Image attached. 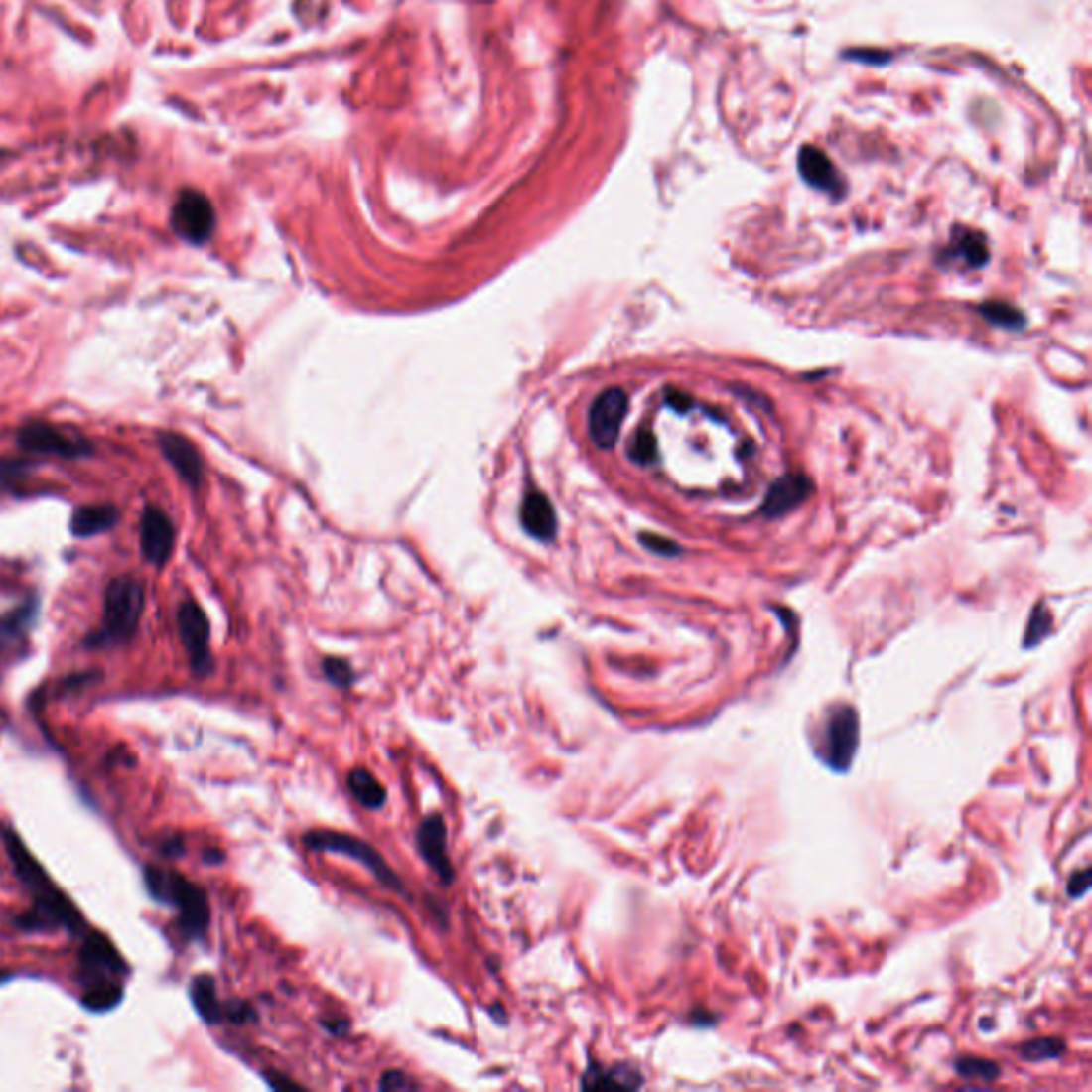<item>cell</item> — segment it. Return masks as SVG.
<instances>
[{
    "mask_svg": "<svg viewBox=\"0 0 1092 1092\" xmlns=\"http://www.w3.org/2000/svg\"><path fill=\"white\" fill-rule=\"evenodd\" d=\"M178 629L186 653L191 657V666L199 677L211 672V653H209V619L197 602H184L178 611Z\"/></svg>",
    "mask_w": 1092,
    "mask_h": 1092,
    "instance_id": "obj_10",
    "label": "cell"
},
{
    "mask_svg": "<svg viewBox=\"0 0 1092 1092\" xmlns=\"http://www.w3.org/2000/svg\"><path fill=\"white\" fill-rule=\"evenodd\" d=\"M267 1082H269L271 1088H276V1090H280V1088H293V1090H299V1088H301L297 1082L289 1080V1077H284V1075H280V1073H269V1075H267Z\"/></svg>",
    "mask_w": 1092,
    "mask_h": 1092,
    "instance_id": "obj_36",
    "label": "cell"
},
{
    "mask_svg": "<svg viewBox=\"0 0 1092 1092\" xmlns=\"http://www.w3.org/2000/svg\"><path fill=\"white\" fill-rule=\"evenodd\" d=\"M139 538H141L143 557H146L152 566L163 568L171 559V553H174L176 527L161 508L148 506L141 516Z\"/></svg>",
    "mask_w": 1092,
    "mask_h": 1092,
    "instance_id": "obj_11",
    "label": "cell"
},
{
    "mask_svg": "<svg viewBox=\"0 0 1092 1092\" xmlns=\"http://www.w3.org/2000/svg\"><path fill=\"white\" fill-rule=\"evenodd\" d=\"M348 789H350V794L358 800V804H363L365 809L378 811V809L384 807L386 789L382 787V783L376 777H373L369 770H365V768L350 770Z\"/></svg>",
    "mask_w": 1092,
    "mask_h": 1092,
    "instance_id": "obj_21",
    "label": "cell"
},
{
    "mask_svg": "<svg viewBox=\"0 0 1092 1092\" xmlns=\"http://www.w3.org/2000/svg\"><path fill=\"white\" fill-rule=\"evenodd\" d=\"M666 401H668V406H672L674 410H679V412H687L689 408L694 406V399L689 397L687 393H683V391H677V389H670L666 393Z\"/></svg>",
    "mask_w": 1092,
    "mask_h": 1092,
    "instance_id": "obj_35",
    "label": "cell"
},
{
    "mask_svg": "<svg viewBox=\"0 0 1092 1092\" xmlns=\"http://www.w3.org/2000/svg\"><path fill=\"white\" fill-rule=\"evenodd\" d=\"M122 997H124L122 986L98 988V990H88V993L83 995L81 1003L88 1012L103 1014V1012H111L113 1008H116V1005L122 1001Z\"/></svg>",
    "mask_w": 1092,
    "mask_h": 1092,
    "instance_id": "obj_26",
    "label": "cell"
},
{
    "mask_svg": "<svg viewBox=\"0 0 1092 1092\" xmlns=\"http://www.w3.org/2000/svg\"><path fill=\"white\" fill-rule=\"evenodd\" d=\"M1065 1041L1062 1039H1032L1020 1047V1056L1030 1062L1037 1060H1052L1065 1054Z\"/></svg>",
    "mask_w": 1092,
    "mask_h": 1092,
    "instance_id": "obj_25",
    "label": "cell"
},
{
    "mask_svg": "<svg viewBox=\"0 0 1092 1092\" xmlns=\"http://www.w3.org/2000/svg\"><path fill=\"white\" fill-rule=\"evenodd\" d=\"M1088 887H1090V871L1084 869V871H1080V873H1075L1073 878L1069 880L1067 892H1069L1071 898H1080V896H1084V894L1088 892Z\"/></svg>",
    "mask_w": 1092,
    "mask_h": 1092,
    "instance_id": "obj_34",
    "label": "cell"
},
{
    "mask_svg": "<svg viewBox=\"0 0 1092 1092\" xmlns=\"http://www.w3.org/2000/svg\"><path fill=\"white\" fill-rule=\"evenodd\" d=\"M640 542L646 546V549L657 555H664V557L681 555V546L677 542H672L670 538H662L655 534H640Z\"/></svg>",
    "mask_w": 1092,
    "mask_h": 1092,
    "instance_id": "obj_30",
    "label": "cell"
},
{
    "mask_svg": "<svg viewBox=\"0 0 1092 1092\" xmlns=\"http://www.w3.org/2000/svg\"><path fill=\"white\" fill-rule=\"evenodd\" d=\"M642 1084L640 1071L631 1065H616L611 1069L592 1065L583 1075V1088H640Z\"/></svg>",
    "mask_w": 1092,
    "mask_h": 1092,
    "instance_id": "obj_18",
    "label": "cell"
},
{
    "mask_svg": "<svg viewBox=\"0 0 1092 1092\" xmlns=\"http://www.w3.org/2000/svg\"><path fill=\"white\" fill-rule=\"evenodd\" d=\"M954 252L967 261L969 267H982L988 263L986 237L980 233H962L954 241Z\"/></svg>",
    "mask_w": 1092,
    "mask_h": 1092,
    "instance_id": "obj_22",
    "label": "cell"
},
{
    "mask_svg": "<svg viewBox=\"0 0 1092 1092\" xmlns=\"http://www.w3.org/2000/svg\"><path fill=\"white\" fill-rule=\"evenodd\" d=\"M191 1001L197 1014L207 1024H220L224 1020V1003L215 993V980L211 975H197L191 982Z\"/></svg>",
    "mask_w": 1092,
    "mask_h": 1092,
    "instance_id": "obj_19",
    "label": "cell"
},
{
    "mask_svg": "<svg viewBox=\"0 0 1092 1092\" xmlns=\"http://www.w3.org/2000/svg\"><path fill=\"white\" fill-rule=\"evenodd\" d=\"M224 1020H228V1023H233V1024H246V1023H252V1020H256V1012L252 1010V1005H248V1003L231 1001V1003H224Z\"/></svg>",
    "mask_w": 1092,
    "mask_h": 1092,
    "instance_id": "obj_31",
    "label": "cell"
},
{
    "mask_svg": "<svg viewBox=\"0 0 1092 1092\" xmlns=\"http://www.w3.org/2000/svg\"><path fill=\"white\" fill-rule=\"evenodd\" d=\"M5 850L18 880L28 887L35 900L33 909L20 915L16 924L31 932L65 928L70 935H83L85 922L75 909V904L61 892L59 886L52 882L46 869L39 865V860L13 830H5Z\"/></svg>",
    "mask_w": 1092,
    "mask_h": 1092,
    "instance_id": "obj_1",
    "label": "cell"
},
{
    "mask_svg": "<svg viewBox=\"0 0 1092 1092\" xmlns=\"http://www.w3.org/2000/svg\"><path fill=\"white\" fill-rule=\"evenodd\" d=\"M380 1090H416L419 1088V1084L412 1082L410 1077L406 1073L401 1071H386L382 1077H380V1084H378Z\"/></svg>",
    "mask_w": 1092,
    "mask_h": 1092,
    "instance_id": "obj_32",
    "label": "cell"
},
{
    "mask_svg": "<svg viewBox=\"0 0 1092 1092\" xmlns=\"http://www.w3.org/2000/svg\"><path fill=\"white\" fill-rule=\"evenodd\" d=\"M1052 623H1054L1052 613L1045 609V605H1037V609H1034V613L1030 616L1024 644L1034 646L1037 642H1041L1052 631Z\"/></svg>",
    "mask_w": 1092,
    "mask_h": 1092,
    "instance_id": "obj_27",
    "label": "cell"
},
{
    "mask_svg": "<svg viewBox=\"0 0 1092 1092\" xmlns=\"http://www.w3.org/2000/svg\"><path fill=\"white\" fill-rule=\"evenodd\" d=\"M956 1071L960 1073V1077H967V1080H982V1082H993L1001 1075V1067L997 1062L986 1058H971V1056L960 1058L956 1062Z\"/></svg>",
    "mask_w": 1092,
    "mask_h": 1092,
    "instance_id": "obj_24",
    "label": "cell"
},
{
    "mask_svg": "<svg viewBox=\"0 0 1092 1092\" xmlns=\"http://www.w3.org/2000/svg\"><path fill=\"white\" fill-rule=\"evenodd\" d=\"M416 845L423 860L431 867L440 882L444 886H451L455 880V869L449 858V845H447V824H444L442 815H429L423 819L419 830H416Z\"/></svg>",
    "mask_w": 1092,
    "mask_h": 1092,
    "instance_id": "obj_12",
    "label": "cell"
},
{
    "mask_svg": "<svg viewBox=\"0 0 1092 1092\" xmlns=\"http://www.w3.org/2000/svg\"><path fill=\"white\" fill-rule=\"evenodd\" d=\"M798 167H800V176L811 186H815V189L837 193V189L841 186L837 169L832 167L830 158L822 150L811 146L802 148L798 156Z\"/></svg>",
    "mask_w": 1092,
    "mask_h": 1092,
    "instance_id": "obj_16",
    "label": "cell"
},
{
    "mask_svg": "<svg viewBox=\"0 0 1092 1092\" xmlns=\"http://www.w3.org/2000/svg\"><path fill=\"white\" fill-rule=\"evenodd\" d=\"M521 523L529 536L538 540H551L557 534V516L549 497L540 491H531L523 499Z\"/></svg>",
    "mask_w": 1092,
    "mask_h": 1092,
    "instance_id": "obj_15",
    "label": "cell"
},
{
    "mask_svg": "<svg viewBox=\"0 0 1092 1092\" xmlns=\"http://www.w3.org/2000/svg\"><path fill=\"white\" fill-rule=\"evenodd\" d=\"M304 843L314 852H329L352 858L358 865H363L373 878H376L382 886L404 892V884L395 875V871L373 847L361 839L352 835H343V832L334 830H310L304 835Z\"/></svg>",
    "mask_w": 1092,
    "mask_h": 1092,
    "instance_id": "obj_4",
    "label": "cell"
},
{
    "mask_svg": "<svg viewBox=\"0 0 1092 1092\" xmlns=\"http://www.w3.org/2000/svg\"><path fill=\"white\" fill-rule=\"evenodd\" d=\"M35 621H37V602H28V605L11 611L7 616H3V619H0V653L7 651L9 646L24 642Z\"/></svg>",
    "mask_w": 1092,
    "mask_h": 1092,
    "instance_id": "obj_20",
    "label": "cell"
},
{
    "mask_svg": "<svg viewBox=\"0 0 1092 1092\" xmlns=\"http://www.w3.org/2000/svg\"><path fill=\"white\" fill-rule=\"evenodd\" d=\"M811 491L813 484L804 474H787V477L779 478L770 486V491L764 497V504H761V512L770 516V519H777V516H783L804 504Z\"/></svg>",
    "mask_w": 1092,
    "mask_h": 1092,
    "instance_id": "obj_13",
    "label": "cell"
},
{
    "mask_svg": "<svg viewBox=\"0 0 1092 1092\" xmlns=\"http://www.w3.org/2000/svg\"><path fill=\"white\" fill-rule=\"evenodd\" d=\"M629 457L634 459L636 464H642V466H649L653 464L657 459V440L655 436L651 434V431L646 429H640L634 442H631L629 447Z\"/></svg>",
    "mask_w": 1092,
    "mask_h": 1092,
    "instance_id": "obj_28",
    "label": "cell"
},
{
    "mask_svg": "<svg viewBox=\"0 0 1092 1092\" xmlns=\"http://www.w3.org/2000/svg\"><path fill=\"white\" fill-rule=\"evenodd\" d=\"M11 977H13V975H11L9 971H3V969H0V984H5V982H9V980H11Z\"/></svg>",
    "mask_w": 1092,
    "mask_h": 1092,
    "instance_id": "obj_38",
    "label": "cell"
},
{
    "mask_svg": "<svg viewBox=\"0 0 1092 1092\" xmlns=\"http://www.w3.org/2000/svg\"><path fill=\"white\" fill-rule=\"evenodd\" d=\"M980 310L984 319L993 325L1008 329H1020L1024 325V314L1012 304H1005V301H986Z\"/></svg>",
    "mask_w": 1092,
    "mask_h": 1092,
    "instance_id": "obj_23",
    "label": "cell"
},
{
    "mask_svg": "<svg viewBox=\"0 0 1092 1092\" xmlns=\"http://www.w3.org/2000/svg\"><path fill=\"white\" fill-rule=\"evenodd\" d=\"M16 440L28 453L54 455L63 459H81L92 455V444L88 440L43 421L26 423L18 431Z\"/></svg>",
    "mask_w": 1092,
    "mask_h": 1092,
    "instance_id": "obj_7",
    "label": "cell"
},
{
    "mask_svg": "<svg viewBox=\"0 0 1092 1092\" xmlns=\"http://www.w3.org/2000/svg\"><path fill=\"white\" fill-rule=\"evenodd\" d=\"M128 967L116 947L98 932H88L79 950V977L83 990L122 986L120 975H126Z\"/></svg>",
    "mask_w": 1092,
    "mask_h": 1092,
    "instance_id": "obj_5",
    "label": "cell"
},
{
    "mask_svg": "<svg viewBox=\"0 0 1092 1092\" xmlns=\"http://www.w3.org/2000/svg\"><path fill=\"white\" fill-rule=\"evenodd\" d=\"M120 521V512L113 506H83L70 519V531L77 538H92L113 529Z\"/></svg>",
    "mask_w": 1092,
    "mask_h": 1092,
    "instance_id": "obj_17",
    "label": "cell"
},
{
    "mask_svg": "<svg viewBox=\"0 0 1092 1092\" xmlns=\"http://www.w3.org/2000/svg\"><path fill=\"white\" fill-rule=\"evenodd\" d=\"M860 741V720L850 704H839L828 715L824 728L822 757L830 768L845 772L852 766V759Z\"/></svg>",
    "mask_w": 1092,
    "mask_h": 1092,
    "instance_id": "obj_6",
    "label": "cell"
},
{
    "mask_svg": "<svg viewBox=\"0 0 1092 1092\" xmlns=\"http://www.w3.org/2000/svg\"><path fill=\"white\" fill-rule=\"evenodd\" d=\"M627 408V393L619 386H613V389H607L596 397L592 410H589V436L600 449H613L619 440Z\"/></svg>",
    "mask_w": 1092,
    "mask_h": 1092,
    "instance_id": "obj_9",
    "label": "cell"
},
{
    "mask_svg": "<svg viewBox=\"0 0 1092 1092\" xmlns=\"http://www.w3.org/2000/svg\"><path fill=\"white\" fill-rule=\"evenodd\" d=\"M163 852H165V856H182V854H184V843H182V839H178V837L169 839V841L163 845Z\"/></svg>",
    "mask_w": 1092,
    "mask_h": 1092,
    "instance_id": "obj_37",
    "label": "cell"
},
{
    "mask_svg": "<svg viewBox=\"0 0 1092 1092\" xmlns=\"http://www.w3.org/2000/svg\"><path fill=\"white\" fill-rule=\"evenodd\" d=\"M323 672H325V677L329 679V683H334L336 687L348 689L354 683L352 666L348 662H343V659H340V657H327L323 662Z\"/></svg>",
    "mask_w": 1092,
    "mask_h": 1092,
    "instance_id": "obj_29",
    "label": "cell"
},
{
    "mask_svg": "<svg viewBox=\"0 0 1092 1092\" xmlns=\"http://www.w3.org/2000/svg\"><path fill=\"white\" fill-rule=\"evenodd\" d=\"M171 226L182 239L195 246L205 243L215 226V211L209 199L199 191H184L171 211Z\"/></svg>",
    "mask_w": 1092,
    "mask_h": 1092,
    "instance_id": "obj_8",
    "label": "cell"
},
{
    "mask_svg": "<svg viewBox=\"0 0 1092 1092\" xmlns=\"http://www.w3.org/2000/svg\"><path fill=\"white\" fill-rule=\"evenodd\" d=\"M143 880H146L148 892L156 902L169 904L178 911V926L186 939L197 941L205 937L211 913L204 887H199L176 871L158 867H146Z\"/></svg>",
    "mask_w": 1092,
    "mask_h": 1092,
    "instance_id": "obj_2",
    "label": "cell"
},
{
    "mask_svg": "<svg viewBox=\"0 0 1092 1092\" xmlns=\"http://www.w3.org/2000/svg\"><path fill=\"white\" fill-rule=\"evenodd\" d=\"M158 444H161L167 462L180 474V478L197 488L204 480V459H201L195 444L180 434H161Z\"/></svg>",
    "mask_w": 1092,
    "mask_h": 1092,
    "instance_id": "obj_14",
    "label": "cell"
},
{
    "mask_svg": "<svg viewBox=\"0 0 1092 1092\" xmlns=\"http://www.w3.org/2000/svg\"><path fill=\"white\" fill-rule=\"evenodd\" d=\"M28 470H31V464L26 462H0V484L20 480Z\"/></svg>",
    "mask_w": 1092,
    "mask_h": 1092,
    "instance_id": "obj_33",
    "label": "cell"
},
{
    "mask_svg": "<svg viewBox=\"0 0 1092 1092\" xmlns=\"http://www.w3.org/2000/svg\"><path fill=\"white\" fill-rule=\"evenodd\" d=\"M146 592L133 577H118L107 585L105 592V625L98 636L90 638L96 644H118L135 636L139 627Z\"/></svg>",
    "mask_w": 1092,
    "mask_h": 1092,
    "instance_id": "obj_3",
    "label": "cell"
}]
</instances>
